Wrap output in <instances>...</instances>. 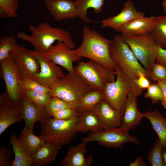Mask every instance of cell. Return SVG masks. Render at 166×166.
I'll return each mask as SVG.
<instances>
[{"label":"cell","mask_w":166,"mask_h":166,"mask_svg":"<svg viewBox=\"0 0 166 166\" xmlns=\"http://www.w3.org/2000/svg\"><path fill=\"white\" fill-rule=\"evenodd\" d=\"M82 41L73 52L77 55L93 60L115 71L117 65L111 59L109 48L112 41L87 26L82 29Z\"/></svg>","instance_id":"cell-1"},{"label":"cell","mask_w":166,"mask_h":166,"mask_svg":"<svg viewBox=\"0 0 166 166\" xmlns=\"http://www.w3.org/2000/svg\"><path fill=\"white\" fill-rule=\"evenodd\" d=\"M28 28L31 35L21 31L17 37L31 44L35 50L46 52L56 41L65 43L72 49L75 47L70 33L64 29L53 27L47 22L39 23L36 26L31 25Z\"/></svg>","instance_id":"cell-2"},{"label":"cell","mask_w":166,"mask_h":166,"mask_svg":"<svg viewBox=\"0 0 166 166\" xmlns=\"http://www.w3.org/2000/svg\"><path fill=\"white\" fill-rule=\"evenodd\" d=\"M93 89L74 71L68 72L50 88L52 97H59L76 109L83 96Z\"/></svg>","instance_id":"cell-3"},{"label":"cell","mask_w":166,"mask_h":166,"mask_svg":"<svg viewBox=\"0 0 166 166\" xmlns=\"http://www.w3.org/2000/svg\"><path fill=\"white\" fill-rule=\"evenodd\" d=\"M110 57L118 67L133 82L138 73L147 72L138 61L122 36L115 35L110 45Z\"/></svg>","instance_id":"cell-4"},{"label":"cell","mask_w":166,"mask_h":166,"mask_svg":"<svg viewBox=\"0 0 166 166\" xmlns=\"http://www.w3.org/2000/svg\"><path fill=\"white\" fill-rule=\"evenodd\" d=\"M114 81L108 83L103 92L104 99L114 109L123 115L124 105L128 94L132 92L136 97L142 94L143 90L139 89L117 66Z\"/></svg>","instance_id":"cell-5"},{"label":"cell","mask_w":166,"mask_h":166,"mask_svg":"<svg viewBox=\"0 0 166 166\" xmlns=\"http://www.w3.org/2000/svg\"><path fill=\"white\" fill-rule=\"evenodd\" d=\"M78 118L62 120L48 117L40 122V136L46 141H50L61 147L68 145L78 133Z\"/></svg>","instance_id":"cell-6"},{"label":"cell","mask_w":166,"mask_h":166,"mask_svg":"<svg viewBox=\"0 0 166 166\" xmlns=\"http://www.w3.org/2000/svg\"><path fill=\"white\" fill-rule=\"evenodd\" d=\"M74 69L93 89L103 90L107 84L116 79L115 71L90 59L79 61Z\"/></svg>","instance_id":"cell-7"},{"label":"cell","mask_w":166,"mask_h":166,"mask_svg":"<svg viewBox=\"0 0 166 166\" xmlns=\"http://www.w3.org/2000/svg\"><path fill=\"white\" fill-rule=\"evenodd\" d=\"M121 36L147 73L156 61L158 47L151 33L138 36Z\"/></svg>","instance_id":"cell-8"},{"label":"cell","mask_w":166,"mask_h":166,"mask_svg":"<svg viewBox=\"0 0 166 166\" xmlns=\"http://www.w3.org/2000/svg\"><path fill=\"white\" fill-rule=\"evenodd\" d=\"M82 141L87 143L96 142L100 146L109 148H121L128 143L140 144L136 136H130L128 130L120 127L90 132Z\"/></svg>","instance_id":"cell-9"},{"label":"cell","mask_w":166,"mask_h":166,"mask_svg":"<svg viewBox=\"0 0 166 166\" xmlns=\"http://www.w3.org/2000/svg\"><path fill=\"white\" fill-rule=\"evenodd\" d=\"M0 62V75L8 96L12 101L20 102L22 92L20 86L22 76L17 64L10 53Z\"/></svg>","instance_id":"cell-10"},{"label":"cell","mask_w":166,"mask_h":166,"mask_svg":"<svg viewBox=\"0 0 166 166\" xmlns=\"http://www.w3.org/2000/svg\"><path fill=\"white\" fill-rule=\"evenodd\" d=\"M32 55L38 60L40 70L33 78L42 85L51 88L59 79L64 76L62 69L38 51L29 49Z\"/></svg>","instance_id":"cell-11"},{"label":"cell","mask_w":166,"mask_h":166,"mask_svg":"<svg viewBox=\"0 0 166 166\" xmlns=\"http://www.w3.org/2000/svg\"><path fill=\"white\" fill-rule=\"evenodd\" d=\"M40 52L55 64L60 65L68 72L74 71L73 63L79 62L82 58L75 54L67 44L60 41L51 45L46 52Z\"/></svg>","instance_id":"cell-12"},{"label":"cell","mask_w":166,"mask_h":166,"mask_svg":"<svg viewBox=\"0 0 166 166\" xmlns=\"http://www.w3.org/2000/svg\"><path fill=\"white\" fill-rule=\"evenodd\" d=\"M23 119L20 102L11 100L5 90L0 97V135L9 127Z\"/></svg>","instance_id":"cell-13"},{"label":"cell","mask_w":166,"mask_h":166,"mask_svg":"<svg viewBox=\"0 0 166 166\" xmlns=\"http://www.w3.org/2000/svg\"><path fill=\"white\" fill-rule=\"evenodd\" d=\"M10 54L17 65L22 77L33 78L39 72L40 65L38 59L25 47L18 45Z\"/></svg>","instance_id":"cell-14"},{"label":"cell","mask_w":166,"mask_h":166,"mask_svg":"<svg viewBox=\"0 0 166 166\" xmlns=\"http://www.w3.org/2000/svg\"><path fill=\"white\" fill-rule=\"evenodd\" d=\"M145 14L138 11L133 3L130 0L126 1L124 8L117 15L102 20L101 27L111 28L119 32L124 25L130 21L139 17L145 16Z\"/></svg>","instance_id":"cell-15"},{"label":"cell","mask_w":166,"mask_h":166,"mask_svg":"<svg viewBox=\"0 0 166 166\" xmlns=\"http://www.w3.org/2000/svg\"><path fill=\"white\" fill-rule=\"evenodd\" d=\"M45 6L56 21L74 18L77 17L74 1L72 0H45Z\"/></svg>","instance_id":"cell-16"},{"label":"cell","mask_w":166,"mask_h":166,"mask_svg":"<svg viewBox=\"0 0 166 166\" xmlns=\"http://www.w3.org/2000/svg\"><path fill=\"white\" fill-rule=\"evenodd\" d=\"M137 97L130 92L124 103V113L120 127L128 131L134 129L144 117V113L137 108Z\"/></svg>","instance_id":"cell-17"},{"label":"cell","mask_w":166,"mask_h":166,"mask_svg":"<svg viewBox=\"0 0 166 166\" xmlns=\"http://www.w3.org/2000/svg\"><path fill=\"white\" fill-rule=\"evenodd\" d=\"M93 110L98 117L103 129L120 126L123 115L113 108L105 100L101 101Z\"/></svg>","instance_id":"cell-18"},{"label":"cell","mask_w":166,"mask_h":166,"mask_svg":"<svg viewBox=\"0 0 166 166\" xmlns=\"http://www.w3.org/2000/svg\"><path fill=\"white\" fill-rule=\"evenodd\" d=\"M20 104L25 126L31 131H33L36 122H41L49 117L46 113L45 107L36 105L23 94L21 100Z\"/></svg>","instance_id":"cell-19"},{"label":"cell","mask_w":166,"mask_h":166,"mask_svg":"<svg viewBox=\"0 0 166 166\" xmlns=\"http://www.w3.org/2000/svg\"><path fill=\"white\" fill-rule=\"evenodd\" d=\"M87 143L82 141L75 146L69 147L66 156L60 162V164L63 166H90L93 163V155L85 156L87 150L86 148Z\"/></svg>","instance_id":"cell-20"},{"label":"cell","mask_w":166,"mask_h":166,"mask_svg":"<svg viewBox=\"0 0 166 166\" xmlns=\"http://www.w3.org/2000/svg\"><path fill=\"white\" fill-rule=\"evenodd\" d=\"M155 16L134 19L124 25L119 32L121 35L138 36L151 32Z\"/></svg>","instance_id":"cell-21"},{"label":"cell","mask_w":166,"mask_h":166,"mask_svg":"<svg viewBox=\"0 0 166 166\" xmlns=\"http://www.w3.org/2000/svg\"><path fill=\"white\" fill-rule=\"evenodd\" d=\"M61 147L52 142L46 141L31 156L33 165L44 166L52 163Z\"/></svg>","instance_id":"cell-22"},{"label":"cell","mask_w":166,"mask_h":166,"mask_svg":"<svg viewBox=\"0 0 166 166\" xmlns=\"http://www.w3.org/2000/svg\"><path fill=\"white\" fill-rule=\"evenodd\" d=\"M77 128L78 132L82 133L103 129L98 117L93 110L79 113Z\"/></svg>","instance_id":"cell-23"},{"label":"cell","mask_w":166,"mask_h":166,"mask_svg":"<svg viewBox=\"0 0 166 166\" xmlns=\"http://www.w3.org/2000/svg\"><path fill=\"white\" fill-rule=\"evenodd\" d=\"M9 145H12L14 159L11 166H31L33 165L32 158L26 152L18 137L12 133L10 135Z\"/></svg>","instance_id":"cell-24"},{"label":"cell","mask_w":166,"mask_h":166,"mask_svg":"<svg viewBox=\"0 0 166 166\" xmlns=\"http://www.w3.org/2000/svg\"><path fill=\"white\" fill-rule=\"evenodd\" d=\"M144 117L150 122L158 136L163 149L166 148V118L157 110L149 111L144 113Z\"/></svg>","instance_id":"cell-25"},{"label":"cell","mask_w":166,"mask_h":166,"mask_svg":"<svg viewBox=\"0 0 166 166\" xmlns=\"http://www.w3.org/2000/svg\"><path fill=\"white\" fill-rule=\"evenodd\" d=\"M105 0H76L74 1L77 17L84 23H88L93 22L87 16V11L92 8L95 14L100 13L102 10Z\"/></svg>","instance_id":"cell-26"},{"label":"cell","mask_w":166,"mask_h":166,"mask_svg":"<svg viewBox=\"0 0 166 166\" xmlns=\"http://www.w3.org/2000/svg\"><path fill=\"white\" fill-rule=\"evenodd\" d=\"M27 153L31 156L46 141L40 136H37L25 126L18 137Z\"/></svg>","instance_id":"cell-27"},{"label":"cell","mask_w":166,"mask_h":166,"mask_svg":"<svg viewBox=\"0 0 166 166\" xmlns=\"http://www.w3.org/2000/svg\"><path fill=\"white\" fill-rule=\"evenodd\" d=\"M150 33L157 45L166 48V14L155 16Z\"/></svg>","instance_id":"cell-28"},{"label":"cell","mask_w":166,"mask_h":166,"mask_svg":"<svg viewBox=\"0 0 166 166\" xmlns=\"http://www.w3.org/2000/svg\"><path fill=\"white\" fill-rule=\"evenodd\" d=\"M104 99L103 90L92 89L83 96L76 109L79 113L93 110L101 101Z\"/></svg>","instance_id":"cell-29"},{"label":"cell","mask_w":166,"mask_h":166,"mask_svg":"<svg viewBox=\"0 0 166 166\" xmlns=\"http://www.w3.org/2000/svg\"><path fill=\"white\" fill-rule=\"evenodd\" d=\"M163 148L159 139H156L154 144L147 156V160L152 166H164L162 152Z\"/></svg>","instance_id":"cell-30"},{"label":"cell","mask_w":166,"mask_h":166,"mask_svg":"<svg viewBox=\"0 0 166 166\" xmlns=\"http://www.w3.org/2000/svg\"><path fill=\"white\" fill-rule=\"evenodd\" d=\"M18 45L14 35L1 37L0 39V62L7 57Z\"/></svg>","instance_id":"cell-31"},{"label":"cell","mask_w":166,"mask_h":166,"mask_svg":"<svg viewBox=\"0 0 166 166\" xmlns=\"http://www.w3.org/2000/svg\"><path fill=\"white\" fill-rule=\"evenodd\" d=\"M22 94L30 101L40 107H45L52 96L49 92H40L24 90Z\"/></svg>","instance_id":"cell-32"},{"label":"cell","mask_w":166,"mask_h":166,"mask_svg":"<svg viewBox=\"0 0 166 166\" xmlns=\"http://www.w3.org/2000/svg\"><path fill=\"white\" fill-rule=\"evenodd\" d=\"M20 86L22 91L28 90L46 93L50 90V88L42 85L34 79L28 77H22Z\"/></svg>","instance_id":"cell-33"},{"label":"cell","mask_w":166,"mask_h":166,"mask_svg":"<svg viewBox=\"0 0 166 166\" xmlns=\"http://www.w3.org/2000/svg\"><path fill=\"white\" fill-rule=\"evenodd\" d=\"M144 97L151 100L153 104H158L164 100V96L159 84L157 82L151 83L147 89L146 92L143 95Z\"/></svg>","instance_id":"cell-34"},{"label":"cell","mask_w":166,"mask_h":166,"mask_svg":"<svg viewBox=\"0 0 166 166\" xmlns=\"http://www.w3.org/2000/svg\"><path fill=\"white\" fill-rule=\"evenodd\" d=\"M147 77L154 82L166 80V66L155 62L147 72Z\"/></svg>","instance_id":"cell-35"},{"label":"cell","mask_w":166,"mask_h":166,"mask_svg":"<svg viewBox=\"0 0 166 166\" xmlns=\"http://www.w3.org/2000/svg\"><path fill=\"white\" fill-rule=\"evenodd\" d=\"M68 108L72 107L64 100L56 97H52L45 107L47 114L50 117L54 113Z\"/></svg>","instance_id":"cell-36"},{"label":"cell","mask_w":166,"mask_h":166,"mask_svg":"<svg viewBox=\"0 0 166 166\" xmlns=\"http://www.w3.org/2000/svg\"><path fill=\"white\" fill-rule=\"evenodd\" d=\"M18 0H0V9L4 11L8 17L17 18Z\"/></svg>","instance_id":"cell-37"},{"label":"cell","mask_w":166,"mask_h":166,"mask_svg":"<svg viewBox=\"0 0 166 166\" xmlns=\"http://www.w3.org/2000/svg\"><path fill=\"white\" fill-rule=\"evenodd\" d=\"M79 113L76 109L68 108L54 113L51 117L57 119L69 120L78 117Z\"/></svg>","instance_id":"cell-38"},{"label":"cell","mask_w":166,"mask_h":166,"mask_svg":"<svg viewBox=\"0 0 166 166\" xmlns=\"http://www.w3.org/2000/svg\"><path fill=\"white\" fill-rule=\"evenodd\" d=\"M12 151L8 148L2 145L0 147V166H11L10 157Z\"/></svg>","instance_id":"cell-39"},{"label":"cell","mask_w":166,"mask_h":166,"mask_svg":"<svg viewBox=\"0 0 166 166\" xmlns=\"http://www.w3.org/2000/svg\"><path fill=\"white\" fill-rule=\"evenodd\" d=\"M138 75V77L134 80L135 84L142 90L147 89L151 83L150 80L146 74L142 72H139Z\"/></svg>","instance_id":"cell-40"},{"label":"cell","mask_w":166,"mask_h":166,"mask_svg":"<svg viewBox=\"0 0 166 166\" xmlns=\"http://www.w3.org/2000/svg\"><path fill=\"white\" fill-rule=\"evenodd\" d=\"M156 61L166 66V49L158 46Z\"/></svg>","instance_id":"cell-41"},{"label":"cell","mask_w":166,"mask_h":166,"mask_svg":"<svg viewBox=\"0 0 166 166\" xmlns=\"http://www.w3.org/2000/svg\"><path fill=\"white\" fill-rule=\"evenodd\" d=\"M162 91L164 99L161 102V104L165 109H166V80L159 81L157 82Z\"/></svg>","instance_id":"cell-42"},{"label":"cell","mask_w":166,"mask_h":166,"mask_svg":"<svg viewBox=\"0 0 166 166\" xmlns=\"http://www.w3.org/2000/svg\"><path fill=\"white\" fill-rule=\"evenodd\" d=\"M129 166H147V165L141 157L138 156L134 161L130 163Z\"/></svg>","instance_id":"cell-43"},{"label":"cell","mask_w":166,"mask_h":166,"mask_svg":"<svg viewBox=\"0 0 166 166\" xmlns=\"http://www.w3.org/2000/svg\"><path fill=\"white\" fill-rule=\"evenodd\" d=\"M162 156L164 166H166V151L164 149L162 151Z\"/></svg>","instance_id":"cell-44"},{"label":"cell","mask_w":166,"mask_h":166,"mask_svg":"<svg viewBox=\"0 0 166 166\" xmlns=\"http://www.w3.org/2000/svg\"><path fill=\"white\" fill-rule=\"evenodd\" d=\"M162 4L164 11L166 14V0L163 1Z\"/></svg>","instance_id":"cell-45"},{"label":"cell","mask_w":166,"mask_h":166,"mask_svg":"<svg viewBox=\"0 0 166 166\" xmlns=\"http://www.w3.org/2000/svg\"><path fill=\"white\" fill-rule=\"evenodd\" d=\"M165 117L166 118V113H165Z\"/></svg>","instance_id":"cell-46"},{"label":"cell","mask_w":166,"mask_h":166,"mask_svg":"<svg viewBox=\"0 0 166 166\" xmlns=\"http://www.w3.org/2000/svg\"><path fill=\"white\" fill-rule=\"evenodd\" d=\"M164 149V150H165L166 151V148H164V149Z\"/></svg>","instance_id":"cell-47"}]
</instances>
